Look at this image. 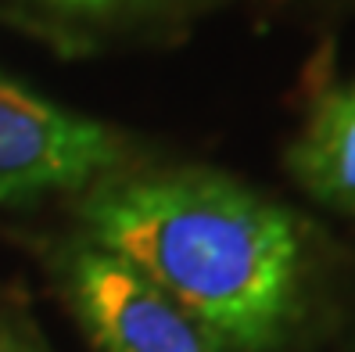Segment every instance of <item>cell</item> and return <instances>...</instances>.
Instances as JSON below:
<instances>
[{
  "instance_id": "obj_1",
  "label": "cell",
  "mask_w": 355,
  "mask_h": 352,
  "mask_svg": "<svg viewBox=\"0 0 355 352\" xmlns=\"http://www.w3.org/2000/svg\"><path fill=\"white\" fill-rule=\"evenodd\" d=\"M79 237L133 262L234 352H277L305 313L298 216L226 173H112L83 194Z\"/></svg>"
},
{
  "instance_id": "obj_4",
  "label": "cell",
  "mask_w": 355,
  "mask_h": 352,
  "mask_svg": "<svg viewBox=\"0 0 355 352\" xmlns=\"http://www.w3.org/2000/svg\"><path fill=\"white\" fill-rule=\"evenodd\" d=\"M287 169L309 198L355 216V79L316 97L287 148Z\"/></svg>"
},
{
  "instance_id": "obj_3",
  "label": "cell",
  "mask_w": 355,
  "mask_h": 352,
  "mask_svg": "<svg viewBox=\"0 0 355 352\" xmlns=\"http://www.w3.org/2000/svg\"><path fill=\"white\" fill-rule=\"evenodd\" d=\"M126 140L0 72V205L87 191L119 173Z\"/></svg>"
},
{
  "instance_id": "obj_5",
  "label": "cell",
  "mask_w": 355,
  "mask_h": 352,
  "mask_svg": "<svg viewBox=\"0 0 355 352\" xmlns=\"http://www.w3.org/2000/svg\"><path fill=\"white\" fill-rule=\"evenodd\" d=\"M29 4L44 8L58 18H79V22H104V18H122L148 11L165 0H29Z\"/></svg>"
},
{
  "instance_id": "obj_2",
  "label": "cell",
  "mask_w": 355,
  "mask_h": 352,
  "mask_svg": "<svg viewBox=\"0 0 355 352\" xmlns=\"http://www.w3.org/2000/svg\"><path fill=\"white\" fill-rule=\"evenodd\" d=\"M54 274L94 352H234L133 262L87 237L58 248Z\"/></svg>"
},
{
  "instance_id": "obj_6",
  "label": "cell",
  "mask_w": 355,
  "mask_h": 352,
  "mask_svg": "<svg viewBox=\"0 0 355 352\" xmlns=\"http://www.w3.org/2000/svg\"><path fill=\"white\" fill-rule=\"evenodd\" d=\"M0 352H51V349L26 313L0 302Z\"/></svg>"
}]
</instances>
